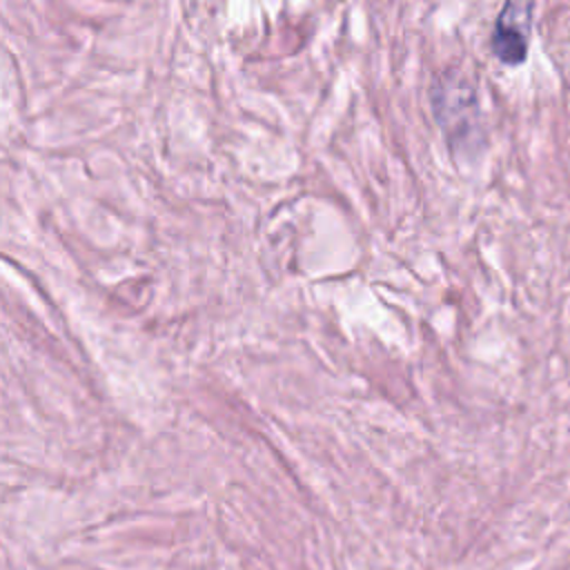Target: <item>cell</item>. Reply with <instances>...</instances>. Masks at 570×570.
Here are the masks:
<instances>
[{
  "instance_id": "2",
  "label": "cell",
  "mask_w": 570,
  "mask_h": 570,
  "mask_svg": "<svg viewBox=\"0 0 570 570\" xmlns=\"http://www.w3.org/2000/svg\"><path fill=\"white\" fill-rule=\"evenodd\" d=\"M534 0H505L490 36L492 56L508 67H519L528 58Z\"/></svg>"
},
{
  "instance_id": "1",
  "label": "cell",
  "mask_w": 570,
  "mask_h": 570,
  "mask_svg": "<svg viewBox=\"0 0 570 570\" xmlns=\"http://www.w3.org/2000/svg\"><path fill=\"white\" fill-rule=\"evenodd\" d=\"M430 102L452 154H479L485 145L474 87L456 69H448L430 87Z\"/></svg>"
}]
</instances>
